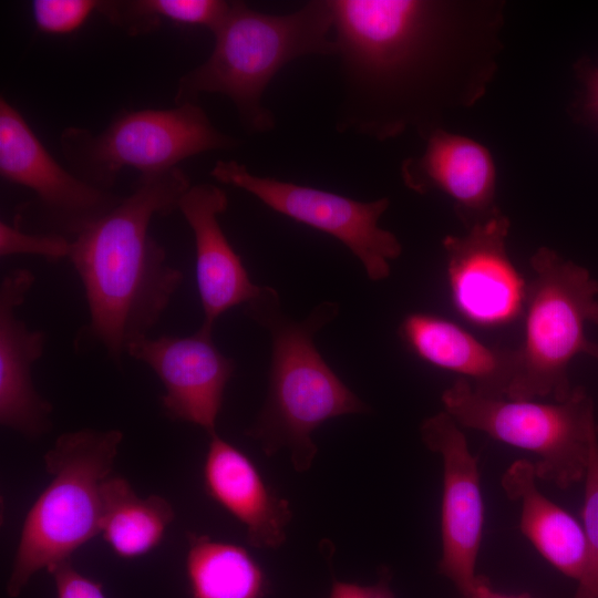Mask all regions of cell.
<instances>
[{"instance_id":"obj_18","label":"cell","mask_w":598,"mask_h":598,"mask_svg":"<svg viewBox=\"0 0 598 598\" xmlns=\"http://www.w3.org/2000/svg\"><path fill=\"white\" fill-rule=\"evenodd\" d=\"M405 183L417 192L437 188L464 212L486 213L495 189V169L478 143L443 131L431 133L424 154L403 169Z\"/></svg>"},{"instance_id":"obj_11","label":"cell","mask_w":598,"mask_h":598,"mask_svg":"<svg viewBox=\"0 0 598 598\" xmlns=\"http://www.w3.org/2000/svg\"><path fill=\"white\" fill-rule=\"evenodd\" d=\"M509 221L494 215L443 240L452 302L467 321L493 328L524 312L526 283L506 251Z\"/></svg>"},{"instance_id":"obj_16","label":"cell","mask_w":598,"mask_h":598,"mask_svg":"<svg viewBox=\"0 0 598 598\" xmlns=\"http://www.w3.org/2000/svg\"><path fill=\"white\" fill-rule=\"evenodd\" d=\"M398 332L423 361L460 374L480 394L507 398L518 369L517 348L486 346L452 320L426 312L406 315Z\"/></svg>"},{"instance_id":"obj_2","label":"cell","mask_w":598,"mask_h":598,"mask_svg":"<svg viewBox=\"0 0 598 598\" xmlns=\"http://www.w3.org/2000/svg\"><path fill=\"white\" fill-rule=\"evenodd\" d=\"M339 310V303L326 300L302 320H295L270 286H259L244 305L245 315L266 329L271 341L267 398L246 434L267 456L288 448L297 472L309 470L316 457L311 437L316 429L333 417L370 410L328 365L315 343L318 331Z\"/></svg>"},{"instance_id":"obj_10","label":"cell","mask_w":598,"mask_h":598,"mask_svg":"<svg viewBox=\"0 0 598 598\" xmlns=\"http://www.w3.org/2000/svg\"><path fill=\"white\" fill-rule=\"evenodd\" d=\"M420 432L423 443L441 456L443 464L437 569L461 596L467 595L482 578L476 573L485 522L478 460L460 425L445 411L425 419Z\"/></svg>"},{"instance_id":"obj_26","label":"cell","mask_w":598,"mask_h":598,"mask_svg":"<svg viewBox=\"0 0 598 598\" xmlns=\"http://www.w3.org/2000/svg\"><path fill=\"white\" fill-rule=\"evenodd\" d=\"M330 598H395V596L390 588V576L385 573L371 586L334 580Z\"/></svg>"},{"instance_id":"obj_28","label":"cell","mask_w":598,"mask_h":598,"mask_svg":"<svg viewBox=\"0 0 598 598\" xmlns=\"http://www.w3.org/2000/svg\"><path fill=\"white\" fill-rule=\"evenodd\" d=\"M589 106L595 114L598 115V70H596L589 78Z\"/></svg>"},{"instance_id":"obj_19","label":"cell","mask_w":598,"mask_h":598,"mask_svg":"<svg viewBox=\"0 0 598 598\" xmlns=\"http://www.w3.org/2000/svg\"><path fill=\"white\" fill-rule=\"evenodd\" d=\"M101 534L122 558L143 556L159 545L175 518L172 504L163 496H138L121 476L104 480Z\"/></svg>"},{"instance_id":"obj_22","label":"cell","mask_w":598,"mask_h":598,"mask_svg":"<svg viewBox=\"0 0 598 598\" xmlns=\"http://www.w3.org/2000/svg\"><path fill=\"white\" fill-rule=\"evenodd\" d=\"M581 508L586 564L573 598H598V433L590 442Z\"/></svg>"},{"instance_id":"obj_21","label":"cell","mask_w":598,"mask_h":598,"mask_svg":"<svg viewBox=\"0 0 598 598\" xmlns=\"http://www.w3.org/2000/svg\"><path fill=\"white\" fill-rule=\"evenodd\" d=\"M230 8L224 0H100L97 12L130 35L157 30L163 22L204 27L212 33Z\"/></svg>"},{"instance_id":"obj_9","label":"cell","mask_w":598,"mask_h":598,"mask_svg":"<svg viewBox=\"0 0 598 598\" xmlns=\"http://www.w3.org/2000/svg\"><path fill=\"white\" fill-rule=\"evenodd\" d=\"M0 176L35 194L47 233L74 239L123 196L90 185L59 164L20 111L0 99Z\"/></svg>"},{"instance_id":"obj_20","label":"cell","mask_w":598,"mask_h":598,"mask_svg":"<svg viewBox=\"0 0 598 598\" xmlns=\"http://www.w3.org/2000/svg\"><path fill=\"white\" fill-rule=\"evenodd\" d=\"M186 575L192 598H264L265 574L241 546L188 533Z\"/></svg>"},{"instance_id":"obj_1","label":"cell","mask_w":598,"mask_h":598,"mask_svg":"<svg viewBox=\"0 0 598 598\" xmlns=\"http://www.w3.org/2000/svg\"><path fill=\"white\" fill-rule=\"evenodd\" d=\"M190 186L179 166L140 175L115 208L72 240L69 259L89 309L73 340L76 352L101 348L121 368L128 347L159 322L184 274L169 265L150 223L176 210Z\"/></svg>"},{"instance_id":"obj_6","label":"cell","mask_w":598,"mask_h":598,"mask_svg":"<svg viewBox=\"0 0 598 598\" xmlns=\"http://www.w3.org/2000/svg\"><path fill=\"white\" fill-rule=\"evenodd\" d=\"M59 143L72 173L112 190L125 167L140 175L157 174L208 151L236 148L241 141L218 130L197 103H185L172 109L122 110L100 133L69 126Z\"/></svg>"},{"instance_id":"obj_27","label":"cell","mask_w":598,"mask_h":598,"mask_svg":"<svg viewBox=\"0 0 598 598\" xmlns=\"http://www.w3.org/2000/svg\"><path fill=\"white\" fill-rule=\"evenodd\" d=\"M461 598H532L528 594L507 595L493 589L487 577L482 575L477 586L467 595Z\"/></svg>"},{"instance_id":"obj_25","label":"cell","mask_w":598,"mask_h":598,"mask_svg":"<svg viewBox=\"0 0 598 598\" xmlns=\"http://www.w3.org/2000/svg\"><path fill=\"white\" fill-rule=\"evenodd\" d=\"M54 580L56 598H107L102 584L76 570L72 560H64L49 571Z\"/></svg>"},{"instance_id":"obj_29","label":"cell","mask_w":598,"mask_h":598,"mask_svg":"<svg viewBox=\"0 0 598 598\" xmlns=\"http://www.w3.org/2000/svg\"><path fill=\"white\" fill-rule=\"evenodd\" d=\"M582 354H586L598 361V342H595L588 339L585 343Z\"/></svg>"},{"instance_id":"obj_17","label":"cell","mask_w":598,"mask_h":598,"mask_svg":"<svg viewBox=\"0 0 598 598\" xmlns=\"http://www.w3.org/2000/svg\"><path fill=\"white\" fill-rule=\"evenodd\" d=\"M535 463L513 462L502 477L506 496L519 505V529L538 554L563 575L578 581L586 564L582 525L537 486Z\"/></svg>"},{"instance_id":"obj_24","label":"cell","mask_w":598,"mask_h":598,"mask_svg":"<svg viewBox=\"0 0 598 598\" xmlns=\"http://www.w3.org/2000/svg\"><path fill=\"white\" fill-rule=\"evenodd\" d=\"M100 0H34L32 17L37 29L47 34H69L80 29L99 8Z\"/></svg>"},{"instance_id":"obj_3","label":"cell","mask_w":598,"mask_h":598,"mask_svg":"<svg viewBox=\"0 0 598 598\" xmlns=\"http://www.w3.org/2000/svg\"><path fill=\"white\" fill-rule=\"evenodd\" d=\"M329 0H311L287 14H269L230 1L213 32L214 48L200 65L182 75L175 104L197 103L202 94H221L234 104L248 134L272 131L276 117L264 104L276 74L309 55H334Z\"/></svg>"},{"instance_id":"obj_12","label":"cell","mask_w":598,"mask_h":598,"mask_svg":"<svg viewBox=\"0 0 598 598\" xmlns=\"http://www.w3.org/2000/svg\"><path fill=\"white\" fill-rule=\"evenodd\" d=\"M212 331L199 328L187 337H145L127 349V355L145 363L164 386L161 405L164 414L216 432L224 392L235 361L223 354Z\"/></svg>"},{"instance_id":"obj_23","label":"cell","mask_w":598,"mask_h":598,"mask_svg":"<svg viewBox=\"0 0 598 598\" xmlns=\"http://www.w3.org/2000/svg\"><path fill=\"white\" fill-rule=\"evenodd\" d=\"M72 239L52 233L31 234L22 230L21 225L0 223V256L35 255L49 262L69 258Z\"/></svg>"},{"instance_id":"obj_5","label":"cell","mask_w":598,"mask_h":598,"mask_svg":"<svg viewBox=\"0 0 598 598\" xmlns=\"http://www.w3.org/2000/svg\"><path fill=\"white\" fill-rule=\"evenodd\" d=\"M526 286L524 341L518 369L507 398L566 400L573 359L582 353L587 323L598 324V281L590 272L542 247L532 257Z\"/></svg>"},{"instance_id":"obj_13","label":"cell","mask_w":598,"mask_h":598,"mask_svg":"<svg viewBox=\"0 0 598 598\" xmlns=\"http://www.w3.org/2000/svg\"><path fill=\"white\" fill-rule=\"evenodd\" d=\"M35 281L25 268L8 271L0 283V423L35 439L52 427V404L33 383V365L42 357L45 336L18 317Z\"/></svg>"},{"instance_id":"obj_7","label":"cell","mask_w":598,"mask_h":598,"mask_svg":"<svg viewBox=\"0 0 598 598\" xmlns=\"http://www.w3.org/2000/svg\"><path fill=\"white\" fill-rule=\"evenodd\" d=\"M444 411L460 426L533 453L538 480L568 488L585 477L592 436L598 433L591 398L581 386L564 401L492 398L458 378L442 393Z\"/></svg>"},{"instance_id":"obj_4","label":"cell","mask_w":598,"mask_h":598,"mask_svg":"<svg viewBox=\"0 0 598 598\" xmlns=\"http://www.w3.org/2000/svg\"><path fill=\"white\" fill-rule=\"evenodd\" d=\"M123 440L120 430L62 433L43 456L50 483L29 509L7 581L17 598L42 569L50 571L101 534L102 483Z\"/></svg>"},{"instance_id":"obj_14","label":"cell","mask_w":598,"mask_h":598,"mask_svg":"<svg viewBox=\"0 0 598 598\" xmlns=\"http://www.w3.org/2000/svg\"><path fill=\"white\" fill-rule=\"evenodd\" d=\"M227 207L225 190L210 183L192 185L177 207L195 240L196 282L204 313L200 328L212 332L223 313L244 306L259 287L223 231L219 216Z\"/></svg>"},{"instance_id":"obj_15","label":"cell","mask_w":598,"mask_h":598,"mask_svg":"<svg viewBox=\"0 0 598 598\" xmlns=\"http://www.w3.org/2000/svg\"><path fill=\"white\" fill-rule=\"evenodd\" d=\"M203 475L207 494L244 525L250 546L276 549L286 542L289 502L266 485L246 454L217 433L209 436Z\"/></svg>"},{"instance_id":"obj_8","label":"cell","mask_w":598,"mask_h":598,"mask_svg":"<svg viewBox=\"0 0 598 598\" xmlns=\"http://www.w3.org/2000/svg\"><path fill=\"white\" fill-rule=\"evenodd\" d=\"M209 174L221 184L251 194L270 209L337 238L358 258L372 281L388 278L390 261L401 255L402 246L396 236L379 225L390 205L386 197L361 202L259 176L234 159L217 161Z\"/></svg>"}]
</instances>
